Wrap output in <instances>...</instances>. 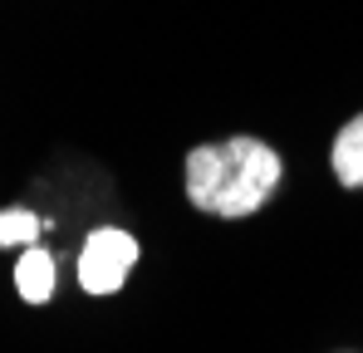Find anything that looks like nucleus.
<instances>
[{
	"mask_svg": "<svg viewBox=\"0 0 363 353\" xmlns=\"http://www.w3.org/2000/svg\"><path fill=\"white\" fill-rule=\"evenodd\" d=\"M45 226H50V221L35 216L30 206H5V211H0V250H10V245H20V250L35 245V240L45 235Z\"/></svg>",
	"mask_w": 363,
	"mask_h": 353,
	"instance_id": "39448f33",
	"label": "nucleus"
},
{
	"mask_svg": "<svg viewBox=\"0 0 363 353\" xmlns=\"http://www.w3.org/2000/svg\"><path fill=\"white\" fill-rule=\"evenodd\" d=\"M329 167L339 176V186L363 191V113H354L329 142Z\"/></svg>",
	"mask_w": 363,
	"mask_h": 353,
	"instance_id": "20e7f679",
	"label": "nucleus"
},
{
	"mask_svg": "<svg viewBox=\"0 0 363 353\" xmlns=\"http://www.w3.org/2000/svg\"><path fill=\"white\" fill-rule=\"evenodd\" d=\"M138 260H143V245H138L133 231H123V226H94V231L84 235L79 265H74L79 270V290L94 294V299L118 294Z\"/></svg>",
	"mask_w": 363,
	"mask_h": 353,
	"instance_id": "f03ea898",
	"label": "nucleus"
},
{
	"mask_svg": "<svg viewBox=\"0 0 363 353\" xmlns=\"http://www.w3.org/2000/svg\"><path fill=\"white\" fill-rule=\"evenodd\" d=\"M15 290L25 304H50L55 299V255L45 245H25L15 260Z\"/></svg>",
	"mask_w": 363,
	"mask_h": 353,
	"instance_id": "7ed1b4c3",
	"label": "nucleus"
},
{
	"mask_svg": "<svg viewBox=\"0 0 363 353\" xmlns=\"http://www.w3.org/2000/svg\"><path fill=\"white\" fill-rule=\"evenodd\" d=\"M285 181V162L265 138H211L196 142L182 162V191L196 211L221 216V221H245L255 216Z\"/></svg>",
	"mask_w": 363,
	"mask_h": 353,
	"instance_id": "f257e3e1",
	"label": "nucleus"
}]
</instances>
